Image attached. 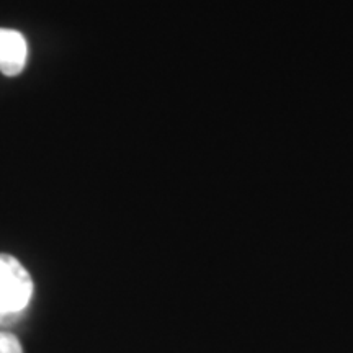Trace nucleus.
I'll return each mask as SVG.
<instances>
[{"label": "nucleus", "mask_w": 353, "mask_h": 353, "mask_svg": "<svg viewBox=\"0 0 353 353\" xmlns=\"http://www.w3.org/2000/svg\"><path fill=\"white\" fill-rule=\"evenodd\" d=\"M33 294V280L19 260L0 254V317L19 314L28 306Z\"/></svg>", "instance_id": "1"}, {"label": "nucleus", "mask_w": 353, "mask_h": 353, "mask_svg": "<svg viewBox=\"0 0 353 353\" xmlns=\"http://www.w3.org/2000/svg\"><path fill=\"white\" fill-rule=\"evenodd\" d=\"M28 48L23 34L17 30L0 28V72L17 76L25 69Z\"/></svg>", "instance_id": "2"}, {"label": "nucleus", "mask_w": 353, "mask_h": 353, "mask_svg": "<svg viewBox=\"0 0 353 353\" xmlns=\"http://www.w3.org/2000/svg\"><path fill=\"white\" fill-rule=\"evenodd\" d=\"M0 353H23V347L15 334L0 332Z\"/></svg>", "instance_id": "3"}]
</instances>
